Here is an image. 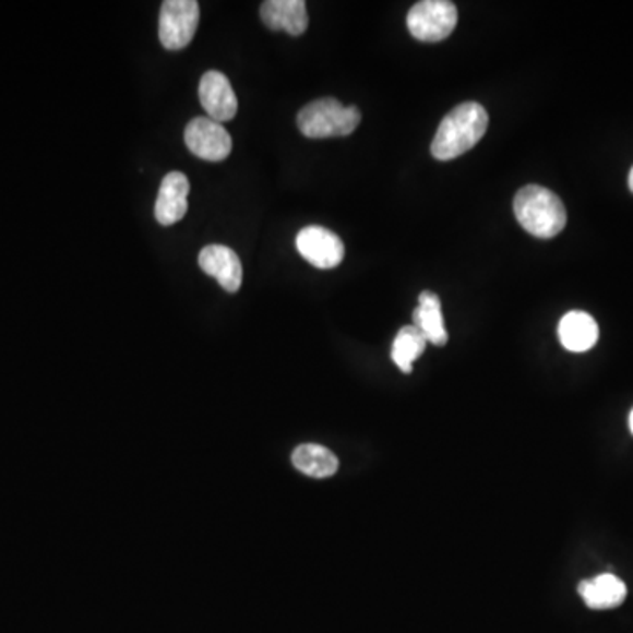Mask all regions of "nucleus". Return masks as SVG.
Masks as SVG:
<instances>
[{"label": "nucleus", "mask_w": 633, "mask_h": 633, "mask_svg": "<svg viewBox=\"0 0 633 633\" xmlns=\"http://www.w3.org/2000/svg\"><path fill=\"white\" fill-rule=\"evenodd\" d=\"M489 117L477 103H463L443 118L431 143L437 160H453L470 152L488 131Z\"/></svg>", "instance_id": "1"}, {"label": "nucleus", "mask_w": 633, "mask_h": 633, "mask_svg": "<svg viewBox=\"0 0 633 633\" xmlns=\"http://www.w3.org/2000/svg\"><path fill=\"white\" fill-rule=\"evenodd\" d=\"M514 213L529 235L542 240L554 238L566 226L565 204L544 187H523L514 198Z\"/></svg>", "instance_id": "2"}, {"label": "nucleus", "mask_w": 633, "mask_h": 633, "mask_svg": "<svg viewBox=\"0 0 633 633\" xmlns=\"http://www.w3.org/2000/svg\"><path fill=\"white\" fill-rule=\"evenodd\" d=\"M299 131L310 140L348 136L361 123V111L356 106H344L333 97L316 99L298 114Z\"/></svg>", "instance_id": "3"}, {"label": "nucleus", "mask_w": 633, "mask_h": 633, "mask_svg": "<svg viewBox=\"0 0 633 633\" xmlns=\"http://www.w3.org/2000/svg\"><path fill=\"white\" fill-rule=\"evenodd\" d=\"M456 5L449 0H422L408 11L407 16L411 36L425 43L447 39L456 28Z\"/></svg>", "instance_id": "4"}, {"label": "nucleus", "mask_w": 633, "mask_h": 633, "mask_svg": "<svg viewBox=\"0 0 633 633\" xmlns=\"http://www.w3.org/2000/svg\"><path fill=\"white\" fill-rule=\"evenodd\" d=\"M200 25V4L195 0H166L158 19V39L166 50H183L194 39Z\"/></svg>", "instance_id": "5"}, {"label": "nucleus", "mask_w": 633, "mask_h": 633, "mask_svg": "<svg viewBox=\"0 0 633 633\" xmlns=\"http://www.w3.org/2000/svg\"><path fill=\"white\" fill-rule=\"evenodd\" d=\"M186 145L195 157L220 163L229 157L232 150V140L222 123L208 117H198L190 120L186 127Z\"/></svg>", "instance_id": "6"}, {"label": "nucleus", "mask_w": 633, "mask_h": 633, "mask_svg": "<svg viewBox=\"0 0 633 633\" xmlns=\"http://www.w3.org/2000/svg\"><path fill=\"white\" fill-rule=\"evenodd\" d=\"M296 249L304 261L319 270H333L345 258V244L326 227L308 226L296 236Z\"/></svg>", "instance_id": "7"}, {"label": "nucleus", "mask_w": 633, "mask_h": 633, "mask_svg": "<svg viewBox=\"0 0 633 633\" xmlns=\"http://www.w3.org/2000/svg\"><path fill=\"white\" fill-rule=\"evenodd\" d=\"M200 100L208 118L215 122H229L238 114V99L231 82L218 71H208L201 77Z\"/></svg>", "instance_id": "8"}, {"label": "nucleus", "mask_w": 633, "mask_h": 633, "mask_svg": "<svg viewBox=\"0 0 633 633\" xmlns=\"http://www.w3.org/2000/svg\"><path fill=\"white\" fill-rule=\"evenodd\" d=\"M201 270L206 275L217 278L218 284L227 292H238L243 282V267L235 250L224 244H208L204 247L198 258Z\"/></svg>", "instance_id": "9"}, {"label": "nucleus", "mask_w": 633, "mask_h": 633, "mask_svg": "<svg viewBox=\"0 0 633 633\" xmlns=\"http://www.w3.org/2000/svg\"><path fill=\"white\" fill-rule=\"evenodd\" d=\"M189 178L183 172L172 171L164 177L155 201V218L163 226H172L186 217L189 210Z\"/></svg>", "instance_id": "10"}, {"label": "nucleus", "mask_w": 633, "mask_h": 633, "mask_svg": "<svg viewBox=\"0 0 633 633\" xmlns=\"http://www.w3.org/2000/svg\"><path fill=\"white\" fill-rule=\"evenodd\" d=\"M261 20L272 31L289 32L301 36L308 28V11L304 0H267L261 5Z\"/></svg>", "instance_id": "11"}, {"label": "nucleus", "mask_w": 633, "mask_h": 633, "mask_svg": "<svg viewBox=\"0 0 633 633\" xmlns=\"http://www.w3.org/2000/svg\"><path fill=\"white\" fill-rule=\"evenodd\" d=\"M577 592L589 609L607 611L623 604L626 598V584L614 574H600L593 580L581 581Z\"/></svg>", "instance_id": "12"}, {"label": "nucleus", "mask_w": 633, "mask_h": 633, "mask_svg": "<svg viewBox=\"0 0 633 633\" xmlns=\"http://www.w3.org/2000/svg\"><path fill=\"white\" fill-rule=\"evenodd\" d=\"M598 324L589 313L575 312L566 313L558 326V336L560 342L570 353H586L589 348L595 347L598 342Z\"/></svg>", "instance_id": "13"}, {"label": "nucleus", "mask_w": 633, "mask_h": 633, "mask_svg": "<svg viewBox=\"0 0 633 633\" xmlns=\"http://www.w3.org/2000/svg\"><path fill=\"white\" fill-rule=\"evenodd\" d=\"M414 326L421 331L428 344L437 347L447 344L449 335L443 322L442 303L434 292L425 290L419 295V304L414 310Z\"/></svg>", "instance_id": "14"}, {"label": "nucleus", "mask_w": 633, "mask_h": 633, "mask_svg": "<svg viewBox=\"0 0 633 633\" xmlns=\"http://www.w3.org/2000/svg\"><path fill=\"white\" fill-rule=\"evenodd\" d=\"M292 465L313 479H327L338 471V457L330 449L316 443H303L292 453Z\"/></svg>", "instance_id": "15"}, {"label": "nucleus", "mask_w": 633, "mask_h": 633, "mask_svg": "<svg viewBox=\"0 0 633 633\" xmlns=\"http://www.w3.org/2000/svg\"><path fill=\"white\" fill-rule=\"evenodd\" d=\"M426 345H428V342H426L421 331L417 330L414 324L402 327L396 338H394L391 358H393L394 365L403 373H411V365L421 354H425Z\"/></svg>", "instance_id": "16"}, {"label": "nucleus", "mask_w": 633, "mask_h": 633, "mask_svg": "<svg viewBox=\"0 0 633 633\" xmlns=\"http://www.w3.org/2000/svg\"><path fill=\"white\" fill-rule=\"evenodd\" d=\"M629 187H630V190H632V192H633V168H632V171H630Z\"/></svg>", "instance_id": "17"}, {"label": "nucleus", "mask_w": 633, "mask_h": 633, "mask_svg": "<svg viewBox=\"0 0 633 633\" xmlns=\"http://www.w3.org/2000/svg\"><path fill=\"white\" fill-rule=\"evenodd\" d=\"M629 425H630V431H632V434H633V410L630 411Z\"/></svg>", "instance_id": "18"}]
</instances>
